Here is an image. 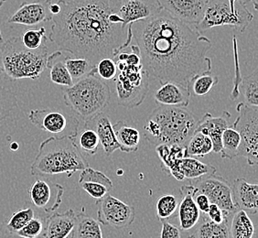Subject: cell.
Wrapping results in <instances>:
<instances>
[{"instance_id":"cell-1","label":"cell","mask_w":258,"mask_h":238,"mask_svg":"<svg viewBox=\"0 0 258 238\" xmlns=\"http://www.w3.org/2000/svg\"><path fill=\"white\" fill-rule=\"evenodd\" d=\"M149 81L171 82L188 89L196 75L212 72V41L165 10L131 24Z\"/></svg>"},{"instance_id":"cell-2","label":"cell","mask_w":258,"mask_h":238,"mask_svg":"<svg viewBox=\"0 0 258 238\" xmlns=\"http://www.w3.org/2000/svg\"><path fill=\"white\" fill-rule=\"evenodd\" d=\"M60 12L52 16L49 40L60 50L95 65L114 59L133 40L131 25L123 28L119 0H59Z\"/></svg>"},{"instance_id":"cell-3","label":"cell","mask_w":258,"mask_h":238,"mask_svg":"<svg viewBox=\"0 0 258 238\" xmlns=\"http://www.w3.org/2000/svg\"><path fill=\"white\" fill-rule=\"evenodd\" d=\"M75 138L76 136L50 137L42 141L31 164L30 174L43 178L58 174L71 177L89 167L85 155L75 143Z\"/></svg>"},{"instance_id":"cell-4","label":"cell","mask_w":258,"mask_h":238,"mask_svg":"<svg viewBox=\"0 0 258 238\" xmlns=\"http://www.w3.org/2000/svg\"><path fill=\"white\" fill-rule=\"evenodd\" d=\"M198 120L187 107L161 105L150 114L143 134L150 144L179 145L186 147L192 137Z\"/></svg>"},{"instance_id":"cell-5","label":"cell","mask_w":258,"mask_h":238,"mask_svg":"<svg viewBox=\"0 0 258 238\" xmlns=\"http://www.w3.org/2000/svg\"><path fill=\"white\" fill-rule=\"evenodd\" d=\"M117 75L114 78L117 102L120 105L134 108L142 104L149 89V79L146 74L137 45L130 44L114 57Z\"/></svg>"},{"instance_id":"cell-6","label":"cell","mask_w":258,"mask_h":238,"mask_svg":"<svg viewBox=\"0 0 258 238\" xmlns=\"http://www.w3.org/2000/svg\"><path fill=\"white\" fill-rule=\"evenodd\" d=\"M48 56L47 45L29 50L20 37H12L0 44V73L10 81L39 79L47 68Z\"/></svg>"},{"instance_id":"cell-7","label":"cell","mask_w":258,"mask_h":238,"mask_svg":"<svg viewBox=\"0 0 258 238\" xmlns=\"http://www.w3.org/2000/svg\"><path fill=\"white\" fill-rule=\"evenodd\" d=\"M63 92L65 104L85 123L102 113L111 98L109 85L96 75L75 82Z\"/></svg>"},{"instance_id":"cell-8","label":"cell","mask_w":258,"mask_h":238,"mask_svg":"<svg viewBox=\"0 0 258 238\" xmlns=\"http://www.w3.org/2000/svg\"><path fill=\"white\" fill-rule=\"evenodd\" d=\"M247 2L237 0L235 10L232 11L228 0H207L203 20L195 30L199 33H204L215 27L228 26L233 28L235 33H243L253 19V14L247 9Z\"/></svg>"},{"instance_id":"cell-9","label":"cell","mask_w":258,"mask_h":238,"mask_svg":"<svg viewBox=\"0 0 258 238\" xmlns=\"http://www.w3.org/2000/svg\"><path fill=\"white\" fill-rule=\"evenodd\" d=\"M238 116L232 125L240 135L237 157L245 158L250 166L258 162V111L257 108L240 103L236 106Z\"/></svg>"},{"instance_id":"cell-10","label":"cell","mask_w":258,"mask_h":238,"mask_svg":"<svg viewBox=\"0 0 258 238\" xmlns=\"http://www.w3.org/2000/svg\"><path fill=\"white\" fill-rule=\"evenodd\" d=\"M189 184L195 189L196 193L207 196L211 204L217 205L224 212L233 213L237 211L233 202L232 186L222 176L215 173L207 175L191 180Z\"/></svg>"},{"instance_id":"cell-11","label":"cell","mask_w":258,"mask_h":238,"mask_svg":"<svg viewBox=\"0 0 258 238\" xmlns=\"http://www.w3.org/2000/svg\"><path fill=\"white\" fill-rule=\"evenodd\" d=\"M98 222L116 229L128 227L135 221V209L109 194L96 201Z\"/></svg>"},{"instance_id":"cell-12","label":"cell","mask_w":258,"mask_h":238,"mask_svg":"<svg viewBox=\"0 0 258 238\" xmlns=\"http://www.w3.org/2000/svg\"><path fill=\"white\" fill-rule=\"evenodd\" d=\"M28 193L31 203L37 208L42 209L46 213H53L61 204L64 188L47 178H37Z\"/></svg>"},{"instance_id":"cell-13","label":"cell","mask_w":258,"mask_h":238,"mask_svg":"<svg viewBox=\"0 0 258 238\" xmlns=\"http://www.w3.org/2000/svg\"><path fill=\"white\" fill-rule=\"evenodd\" d=\"M207 0H159L163 10L184 24L198 25L203 20Z\"/></svg>"},{"instance_id":"cell-14","label":"cell","mask_w":258,"mask_h":238,"mask_svg":"<svg viewBox=\"0 0 258 238\" xmlns=\"http://www.w3.org/2000/svg\"><path fill=\"white\" fill-rule=\"evenodd\" d=\"M52 0H35L23 2L13 15L8 19L9 24L36 26L52 20L50 5Z\"/></svg>"},{"instance_id":"cell-15","label":"cell","mask_w":258,"mask_h":238,"mask_svg":"<svg viewBox=\"0 0 258 238\" xmlns=\"http://www.w3.org/2000/svg\"><path fill=\"white\" fill-rule=\"evenodd\" d=\"M119 3L124 30L135 22L148 20L163 10L159 0H119Z\"/></svg>"},{"instance_id":"cell-16","label":"cell","mask_w":258,"mask_h":238,"mask_svg":"<svg viewBox=\"0 0 258 238\" xmlns=\"http://www.w3.org/2000/svg\"><path fill=\"white\" fill-rule=\"evenodd\" d=\"M28 118L36 128L53 136H58L56 138L68 136L66 133L68 118L61 112L50 109L30 110Z\"/></svg>"},{"instance_id":"cell-17","label":"cell","mask_w":258,"mask_h":238,"mask_svg":"<svg viewBox=\"0 0 258 238\" xmlns=\"http://www.w3.org/2000/svg\"><path fill=\"white\" fill-rule=\"evenodd\" d=\"M231 114L224 111L222 116H213L210 113H206L202 118L198 120L196 130L205 136H208L213 143V152L220 153L222 150V136L224 130L229 127L228 121Z\"/></svg>"},{"instance_id":"cell-18","label":"cell","mask_w":258,"mask_h":238,"mask_svg":"<svg viewBox=\"0 0 258 238\" xmlns=\"http://www.w3.org/2000/svg\"><path fill=\"white\" fill-rule=\"evenodd\" d=\"M180 194L181 200L178 206L179 227L182 231H189L198 224L202 214L194 202L195 189L190 184L182 186Z\"/></svg>"},{"instance_id":"cell-19","label":"cell","mask_w":258,"mask_h":238,"mask_svg":"<svg viewBox=\"0 0 258 238\" xmlns=\"http://www.w3.org/2000/svg\"><path fill=\"white\" fill-rule=\"evenodd\" d=\"M233 199L237 210L255 214L258 211V185L249 184L244 178H236L232 186Z\"/></svg>"},{"instance_id":"cell-20","label":"cell","mask_w":258,"mask_h":238,"mask_svg":"<svg viewBox=\"0 0 258 238\" xmlns=\"http://www.w3.org/2000/svg\"><path fill=\"white\" fill-rule=\"evenodd\" d=\"M156 151L164 172L173 176L177 181H184L179 166L180 160L186 157V148L179 145H159L156 147Z\"/></svg>"},{"instance_id":"cell-21","label":"cell","mask_w":258,"mask_h":238,"mask_svg":"<svg viewBox=\"0 0 258 238\" xmlns=\"http://www.w3.org/2000/svg\"><path fill=\"white\" fill-rule=\"evenodd\" d=\"M76 213L73 209L52 213L45 221V238H68L75 228Z\"/></svg>"},{"instance_id":"cell-22","label":"cell","mask_w":258,"mask_h":238,"mask_svg":"<svg viewBox=\"0 0 258 238\" xmlns=\"http://www.w3.org/2000/svg\"><path fill=\"white\" fill-rule=\"evenodd\" d=\"M85 127L93 129L96 132L100 144L102 145L106 156H110L116 149H119L109 117L103 112L95 115L94 118L85 122Z\"/></svg>"},{"instance_id":"cell-23","label":"cell","mask_w":258,"mask_h":238,"mask_svg":"<svg viewBox=\"0 0 258 238\" xmlns=\"http://www.w3.org/2000/svg\"><path fill=\"white\" fill-rule=\"evenodd\" d=\"M154 98L160 105L187 107L189 104L190 94L189 90L181 85L167 82L155 92Z\"/></svg>"},{"instance_id":"cell-24","label":"cell","mask_w":258,"mask_h":238,"mask_svg":"<svg viewBox=\"0 0 258 238\" xmlns=\"http://www.w3.org/2000/svg\"><path fill=\"white\" fill-rule=\"evenodd\" d=\"M113 129L119 150L122 152L132 153L139 149L141 135L138 129L130 127L123 120L117 121L113 126Z\"/></svg>"},{"instance_id":"cell-25","label":"cell","mask_w":258,"mask_h":238,"mask_svg":"<svg viewBox=\"0 0 258 238\" xmlns=\"http://www.w3.org/2000/svg\"><path fill=\"white\" fill-rule=\"evenodd\" d=\"M67 57L61 50H56L48 56L47 68L50 69V80L53 84L71 87L74 85V81L65 65Z\"/></svg>"},{"instance_id":"cell-26","label":"cell","mask_w":258,"mask_h":238,"mask_svg":"<svg viewBox=\"0 0 258 238\" xmlns=\"http://www.w3.org/2000/svg\"><path fill=\"white\" fill-rule=\"evenodd\" d=\"M71 238H104L100 223L85 213V208L76 214L75 228Z\"/></svg>"},{"instance_id":"cell-27","label":"cell","mask_w":258,"mask_h":238,"mask_svg":"<svg viewBox=\"0 0 258 238\" xmlns=\"http://www.w3.org/2000/svg\"><path fill=\"white\" fill-rule=\"evenodd\" d=\"M229 238H253L254 225L248 213L237 210L233 213L228 229Z\"/></svg>"},{"instance_id":"cell-28","label":"cell","mask_w":258,"mask_h":238,"mask_svg":"<svg viewBox=\"0 0 258 238\" xmlns=\"http://www.w3.org/2000/svg\"><path fill=\"white\" fill-rule=\"evenodd\" d=\"M35 216L34 210L30 207L20 209L0 226V236H11L23 228L27 223Z\"/></svg>"},{"instance_id":"cell-29","label":"cell","mask_w":258,"mask_h":238,"mask_svg":"<svg viewBox=\"0 0 258 238\" xmlns=\"http://www.w3.org/2000/svg\"><path fill=\"white\" fill-rule=\"evenodd\" d=\"M231 217L224 220L222 223H214L204 214L201 217L202 222L195 226V232L191 235L194 238H229V223Z\"/></svg>"},{"instance_id":"cell-30","label":"cell","mask_w":258,"mask_h":238,"mask_svg":"<svg viewBox=\"0 0 258 238\" xmlns=\"http://www.w3.org/2000/svg\"><path fill=\"white\" fill-rule=\"evenodd\" d=\"M179 170L186 180H196L216 172V168L190 157H185L179 162Z\"/></svg>"},{"instance_id":"cell-31","label":"cell","mask_w":258,"mask_h":238,"mask_svg":"<svg viewBox=\"0 0 258 238\" xmlns=\"http://www.w3.org/2000/svg\"><path fill=\"white\" fill-rule=\"evenodd\" d=\"M186 157L190 158H204L206 155L213 152V143L208 136L195 131L192 137L186 145Z\"/></svg>"},{"instance_id":"cell-32","label":"cell","mask_w":258,"mask_h":238,"mask_svg":"<svg viewBox=\"0 0 258 238\" xmlns=\"http://www.w3.org/2000/svg\"><path fill=\"white\" fill-rule=\"evenodd\" d=\"M239 93L242 94L243 102L249 106L257 108L258 71L254 70L251 75L243 77L239 85Z\"/></svg>"},{"instance_id":"cell-33","label":"cell","mask_w":258,"mask_h":238,"mask_svg":"<svg viewBox=\"0 0 258 238\" xmlns=\"http://www.w3.org/2000/svg\"><path fill=\"white\" fill-rule=\"evenodd\" d=\"M66 68L69 72L72 79L75 82L85 78L91 75H96L95 65L91 64L89 61L83 58H70L67 57L65 61Z\"/></svg>"},{"instance_id":"cell-34","label":"cell","mask_w":258,"mask_h":238,"mask_svg":"<svg viewBox=\"0 0 258 238\" xmlns=\"http://www.w3.org/2000/svg\"><path fill=\"white\" fill-rule=\"evenodd\" d=\"M218 77L212 75V72L204 73L194 76L190 80L188 90L190 94H194L196 96H204L211 92V90L218 84Z\"/></svg>"},{"instance_id":"cell-35","label":"cell","mask_w":258,"mask_h":238,"mask_svg":"<svg viewBox=\"0 0 258 238\" xmlns=\"http://www.w3.org/2000/svg\"><path fill=\"white\" fill-rule=\"evenodd\" d=\"M240 142V135L232 126L225 129L222 136V150L220 152L222 158L229 159L236 158Z\"/></svg>"},{"instance_id":"cell-36","label":"cell","mask_w":258,"mask_h":238,"mask_svg":"<svg viewBox=\"0 0 258 238\" xmlns=\"http://www.w3.org/2000/svg\"><path fill=\"white\" fill-rule=\"evenodd\" d=\"M75 143L82 153L84 152L86 155L94 156L98 150L100 141L94 129L85 127V129L76 136Z\"/></svg>"},{"instance_id":"cell-37","label":"cell","mask_w":258,"mask_h":238,"mask_svg":"<svg viewBox=\"0 0 258 238\" xmlns=\"http://www.w3.org/2000/svg\"><path fill=\"white\" fill-rule=\"evenodd\" d=\"M179 200L174 194H164L156 204V213L159 221H168L178 211Z\"/></svg>"},{"instance_id":"cell-38","label":"cell","mask_w":258,"mask_h":238,"mask_svg":"<svg viewBox=\"0 0 258 238\" xmlns=\"http://www.w3.org/2000/svg\"><path fill=\"white\" fill-rule=\"evenodd\" d=\"M18 107V98L13 91L0 86V122L10 117Z\"/></svg>"},{"instance_id":"cell-39","label":"cell","mask_w":258,"mask_h":238,"mask_svg":"<svg viewBox=\"0 0 258 238\" xmlns=\"http://www.w3.org/2000/svg\"><path fill=\"white\" fill-rule=\"evenodd\" d=\"M20 39L23 45L29 50L39 49L48 40L44 27H40L39 30H25L20 36Z\"/></svg>"},{"instance_id":"cell-40","label":"cell","mask_w":258,"mask_h":238,"mask_svg":"<svg viewBox=\"0 0 258 238\" xmlns=\"http://www.w3.org/2000/svg\"><path fill=\"white\" fill-rule=\"evenodd\" d=\"M81 183H95V184H102L104 187H106L109 192L113 189L112 181L105 174L90 167H87L86 169H83L81 171L79 184Z\"/></svg>"},{"instance_id":"cell-41","label":"cell","mask_w":258,"mask_h":238,"mask_svg":"<svg viewBox=\"0 0 258 238\" xmlns=\"http://www.w3.org/2000/svg\"><path fill=\"white\" fill-rule=\"evenodd\" d=\"M44 228L45 222L43 219L34 216L16 235L21 238L40 237L44 233Z\"/></svg>"},{"instance_id":"cell-42","label":"cell","mask_w":258,"mask_h":238,"mask_svg":"<svg viewBox=\"0 0 258 238\" xmlns=\"http://www.w3.org/2000/svg\"><path fill=\"white\" fill-rule=\"evenodd\" d=\"M96 75L104 81L114 80L117 75V67L114 61L111 58L100 60L95 65Z\"/></svg>"},{"instance_id":"cell-43","label":"cell","mask_w":258,"mask_h":238,"mask_svg":"<svg viewBox=\"0 0 258 238\" xmlns=\"http://www.w3.org/2000/svg\"><path fill=\"white\" fill-rule=\"evenodd\" d=\"M233 53H234V66H235V76L233 79V88L231 94V98L232 100H235L238 98L239 94V85L241 84L242 81V76H241V72L239 68L238 53H237V39L235 36H233Z\"/></svg>"},{"instance_id":"cell-44","label":"cell","mask_w":258,"mask_h":238,"mask_svg":"<svg viewBox=\"0 0 258 238\" xmlns=\"http://www.w3.org/2000/svg\"><path fill=\"white\" fill-rule=\"evenodd\" d=\"M80 186L92 198L98 201L109 194V191L104 185L95 183H81Z\"/></svg>"},{"instance_id":"cell-45","label":"cell","mask_w":258,"mask_h":238,"mask_svg":"<svg viewBox=\"0 0 258 238\" xmlns=\"http://www.w3.org/2000/svg\"><path fill=\"white\" fill-rule=\"evenodd\" d=\"M205 215L213 223H222L223 222H224V220L230 218L233 215V213H226V212L223 211L220 207H218L217 205L211 204L208 209V212H207Z\"/></svg>"},{"instance_id":"cell-46","label":"cell","mask_w":258,"mask_h":238,"mask_svg":"<svg viewBox=\"0 0 258 238\" xmlns=\"http://www.w3.org/2000/svg\"><path fill=\"white\" fill-rule=\"evenodd\" d=\"M162 228L160 233V238H181L180 229L176 227L169 221H162Z\"/></svg>"},{"instance_id":"cell-47","label":"cell","mask_w":258,"mask_h":238,"mask_svg":"<svg viewBox=\"0 0 258 238\" xmlns=\"http://www.w3.org/2000/svg\"><path fill=\"white\" fill-rule=\"evenodd\" d=\"M194 202L197 205L199 210L201 213L206 214L208 212L209 207L211 205V203L209 201V199L207 198V196H205L204 194H200V193H196L194 195Z\"/></svg>"},{"instance_id":"cell-48","label":"cell","mask_w":258,"mask_h":238,"mask_svg":"<svg viewBox=\"0 0 258 238\" xmlns=\"http://www.w3.org/2000/svg\"><path fill=\"white\" fill-rule=\"evenodd\" d=\"M228 1L230 7H231V10H232V11H234V10H235V2L237 0H228Z\"/></svg>"},{"instance_id":"cell-49","label":"cell","mask_w":258,"mask_h":238,"mask_svg":"<svg viewBox=\"0 0 258 238\" xmlns=\"http://www.w3.org/2000/svg\"><path fill=\"white\" fill-rule=\"evenodd\" d=\"M3 41H4V40H3V36H2V32H1V30H0V44H1Z\"/></svg>"},{"instance_id":"cell-50","label":"cell","mask_w":258,"mask_h":238,"mask_svg":"<svg viewBox=\"0 0 258 238\" xmlns=\"http://www.w3.org/2000/svg\"><path fill=\"white\" fill-rule=\"evenodd\" d=\"M6 1H7V0H1V2H2V4H4V3H5Z\"/></svg>"},{"instance_id":"cell-51","label":"cell","mask_w":258,"mask_h":238,"mask_svg":"<svg viewBox=\"0 0 258 238\" xmlns=\"http://www.w3.org/2000/svg\"><path fill=\"white\" fill-rule=\"evenodd\" d=\"M3 6V4H2V2H1V0H0V8Z\"/></svg>"},{"instance_id":"cell-52","label":"cell","mask_w":258,"mask_h":238,"mask_svg":"<svg viewBox=\"0 0 258 238\" xmlns=\"http://www.w3.org/2000/svg\"><path fill=\"white\" fill-rule=\"evenodd\" d=\"M187 238H194L192 237V235H189V236H188Z\"/></svg>"},{"instance_id":"cell-53","label":"cell","mask_w":258,"mask_h":238,"mask_svg":"<svg viewBox=\"0 0 258 238\" xmlns=\"http://www.w3.org/2000/svg\"><path fill=\"white\" fill-rule=\"evenodd\" d=\"M37 238H45L44 236H43V237H42V236H40V237H37Z\"/></svg>"}]
</instances>
